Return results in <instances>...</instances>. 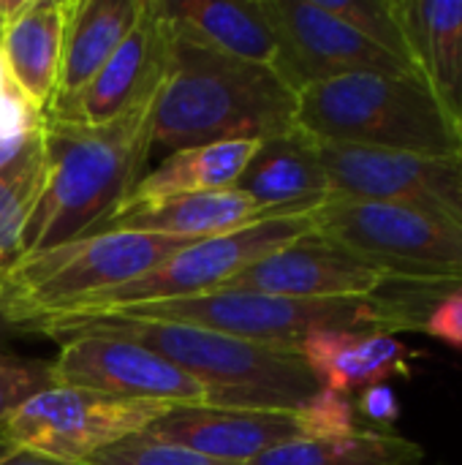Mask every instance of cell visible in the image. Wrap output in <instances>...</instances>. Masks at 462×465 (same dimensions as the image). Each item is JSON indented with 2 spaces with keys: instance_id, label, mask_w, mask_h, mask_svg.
I'll list each match as a JSON object with an SVG mask.
<instances>
[{
  "instance_id": "1",
  "label": "cell",
  "mask_w": 462,
  "mask_h": 465,
  "mask_svg": "<svg viewBox=\"0 0 462 465\" xmlns=\"http://www.w3.org/2000/svg\"><path fill=\"white\" fill-rule=\"evenodd\" d=\"M22 330L38 332L57 346L82 335L139 343L204 384L218 409L294 414L321 390L300 354L256 346L193 324L131 319L120 313H57L30 322Z\"/></svg>"
},
{
  "instance_id": "2",
  "label": "cell",
  "mask_w": 462,
  "mask_h": 465,
  "mask_svg": "<svg viewBox=\"0 0 462 465\" xmlns=\"http://www.w3.org/2000/svg\"><path fill=\"white\" fill-rule=\"evenodd\" d=\"M161 84L106 125L87 128L44 120L49 172L44 196L25 234V256L87 237L131 199L152 150Z\"/></svg>"
},
{
  "instance_id": "3",
  "label": "cell",
  "mask_w": 462,
  "mask_h": 465,
  "mask_svg": "<svg viewBox=\"0 0 462 465\" xmlns=\"http://www.w3.org/2000/svg\"><path fill=\"white\" fill-rule=\"evenodd\" d=\"M291 128H297V90L272 68L207 49L172 30L152 147L174 153L231 139L264 142Z\"/></svg>"
},
{
  "instance_id": "4",
  "label": "cell",
  "mask_w": 462,
  "mask_h": 465,
  "mask_svg": "<svg viewBox=\"0 0 462 465\" xmlns=\"http://www.w3.org/2000/svg\"><path fill=\"white\" fill-rule=\"evenodd\" d=\"M297 128L319 142L462 155V125L414 74H351L297 93Z\"/></svg>"
},
{
  "instance_id": "5",
  "label": "cell",
  "mask_w": 462,
  "mask_h": 465,
  "mask_svg": "<svg viewBox=\"0 0 462 465\" xmlns=\"http://www.w3.org/2000/svg\"><path fill=\"white\" fill-rule=\"evenodd\" d=\"M131 319L180 322L202 330L223 332L256 346L297 354L305 338L321 330H354V332H406L398 302L381 289L370 297L343 300H294L248 289H218L199 297L136 305L112 311Z\"/></svg>"
},
{
  "instance_id": "6",
  "label": "cell",
  "mask_w": 462,
  "mask_h": 465,
  "mask_svg": "<svg viewBox=\"0 0 462 465\" xmlns=\"http://www.w3.org/2000/svg\"><path fill=\"white\" fill-rule=\"evenodd\" d=\"M185 245L188 240L161 234L101 232L25 256L0 278V322L27 327L65 313L98 292L155 270Z\"/></svg>"
},
{
  "instance_id": "7",
  "label": "cell",
  "mask_w": 462,
  "mask_h": 465,
  "mask_svg": "<svg viewBox=\"0 0 462 465\" xmlns=\"http://www.w3.org/2000/svg\"><path fill=\"white\" fill-rule=\"evenodd\" d=\"M316 232L349 248L389 283H462V226L387 202L332 196L313 213Z\"/></svg>"
},
{
  "instance_id": "8",
  "label": "cell",
  "mask_w": 462,
  "mask_h": 465,
  "mask_svg": "<svg viewBox=\"0 0 462 465\" xmlns=\"http://www.w3.org/2000/svg\"><path fill=\"white\" fill-rule=\"evenodd\" d=\"M316 232L313 213L310 215H291V218H270L240 232L196 240L172 253L155 270L117 286L98 292L65 313H112L136 305H155L172 302L185 297L210 294L226 289L229 281L251 267L253 262L270 256L272 251Z\"/></svg>"
},
{
  "instance_id": "9",
  "label": "cell",
  "mask_w": 462,
  "mask_h": 465,
  "mask_svg": "<svg viewBox=\"0 0 462 465\" xmlns=\"http://www.w3.org/2000/svg\"><path fill=\"white\" fill-rule=\"evenodd\" d=\"M174 403L125 401L101 392L52 387L30 398L3 422V441L65 463H87L95 452L144 433Z\"/></svg>"
},
{
  "instance_id": "10",
  "label": "cell",
  "mask_w": 462,
  "mask_h": 465,
  "mask_svg": "<svg viewBox=\"0 0 462 465\" xmlns=\"http://www.w3.org/2000/svg\"><path fill=\"white\" fill-rule=\"evenodd\" d=\"M332 196L387 202L462 226V155H414L319 142Z\"/></svg>"
},
{
  "instance_id": "11",
  "label": "cell",
  "mask_w": 462,
  "mask_h": 465,
  "mask_svg": "<svg viewBox=\"0 0 462 465\" xmlns=\"http://www.w3.org/2000/svg\"><path fill=\"white\" fill-rule=\"evenodd\" d=\"M261 3L280 41L278 76L297 93L351 74H414L406 63L327 14L316 0Z\"/></svg>"
},
{
  "instance_id": "12",
  "label": "cell",
  "mask_w": 462,
  "mask_h": 465,
  "mask_svg": "<svg viewBox=\"0 0 462 465\" xmlns=\"http://www.w3.org/2000/svg\"><path fill=\"white\" fill-rule=\"evenodd\" d=\"M57 387L101 392L125 401L174 406H215L212 392L161 354L120 338L82 335L60 343L52 360Z\"/></svg>"
},
{
  "instance_id": "13",
  "label": "cell",
  "mask_w": 462,
  "mask_h": 465,
  "mask_svg": "<svg viewBox=\"0 0 462 465\" xmlns=\"http://www.w3.org/2000/svg\"><path fill=\"white\" fill-rule=\"evenodd\" d=\"M169 19L161 0H144V8L106 60V65L93 76V82L68 104L57 106L46 120L71 125H106L123 117L133 104H139L150 90H155L166 76L169 60Z\"/></svg>"
},
{
  "instance_id": "14",
  "label": "cell",
  "mask_w": 462,
  "mask_h": 465,
  "mask_svg": "<svg viewBox=\"0 0 462 465\" xmlns=\"http://www.w3.org/2000/svg\"><path fill=\"white\" fill-rule=\"evenodd\" d=\"M389 281L335 240L310 232L237 272L226 289H248L294 300L370 297Z\"/></svg>"
},
{
  "instance_id": "15",
  "label": "cell",
  "mask_w": 462,
  "mask_h": 465,
  "mask_svg": "<svg viewBox=\"0 0 462 465\" xmlns=\"http://www.w3.org/2000/svg\"><path fill=\"white\" fill-rule=\"evenodd\" d=\"M144 433L185 447L191 452L237 465L253 463L259 455L280 444L305 439L297 414L218 406H174Z\"/></svg>"
},
{
  "instance_id": "16",
  "label": "cell",
  "mask_w": 462,
  "mask_h": 465,
  "mask_svg": "<svg viewBox=\"0 0 462 465\" xmlns=\"http://www.w3.org/2000/svg\"><path fill=\"white\" fill-rule=\"evenodd\" d=\"M74 0H22L0 41V65L14 93L46 120L57 101L65 27Z\"/></svg>"
},
{
  "instance_id": "17",
  "label": "cell",
  "mask_w": 462,
  "mask_h": 465,
  "mask_svg": "<svg viewBox=\"0 0 462 465\" xmlns=\"http://www.w3.org/2000/svg\"><path fill=\"white\" fill-rule=\"evenodd\" d=\"M270 218H283V215H275L272 210L261 207L240 188H226V191L174 196L147 204H123L120 210L106 215L90 234L142 232V234H161V237L196 242V240L223 237Z\"/></svg>"
},
{
  "instance_id": "18",
  "label": "cell",
  "mask_w": 462,
  "mask_h": 465,
  "mask_svg": "<svg viewBox=\"0 0 462 465\" xmlns=\"http://www.w3.org/2000/svg\"><path fill=\"white\" fill-rule=\"evenodd\" d=\"M234 188L283 218L310 215L332 199L319 144L302 128L264 139Z\"/></svg>"
},
{
  "instance_id": "19",
  "label": "cell",
  "mask_w": 462,
  "mask_h": 465,
  "mask_svg": "<svg viewBox=\"0 0 462 465\" xmlns=\"http://www.w3.org/2000/svg\"><path fill=\"white\" fill-rule=\"evenodd\" d=\"M321 390L338 395H357L365 387L387 384L395 376L411 373L414 351L395 335L321 330L297 349Z\"/></svg>"
},
{
  "instance_id": "20",
  "label": "cell",
  "mask_w": 462,
  "mask_h": 465,
  "mask_svg": "<svg viewBox=\"0 0 462 465\" xmlns=\"http://www.w3.org/2000/svg\"><path fill=\"white\" fill-rule=\"evenodd\" d=\"M161 8L182 38L280 71V41L261 0H161Z\"/></svg>"
},
{
  "instance_id": "21",
  "label": "cell",
  "mask_w": 462,
  "mask_h": 465,
  "mask_svg": "<svg viewBox=\"0 0 462 465\" xmlns=\"http://www.w3.org/2000/svg\"><path fill=\"white\" fill-rule=\"evenodd\" d=\"M414 74L462 123V0H395Z\"/></svg>"
},
{
  "instance_id": "22",
  "label": "cell",
  "mask_w": 462,
  "mask_h": 465,
  "mask_svg": "<svg viewBox=\"0 0 462 465\" xmlns=\"http://www.w3.org/2000/svg\"><path fill=\"white\" fill-rule=\"evenodd\" d=\"M144 0H74L54 109L76 98L136 25ZM52 109V112H54Z\"/></svg>"
},
{
  "instance_id": "23",
  "label": "cell",
  "mask_w": 462,
  "mask_h": 465,
  "mask_svg": "<svg viewBox=\"0 0 462 465\" xmlns=\"http://www.w3.org/2000/svg\"><path fill=\"white\" fill-rule=\"evenodd\" d=\"M259 144V139H231L174 150L152 172H144L125 204H147L174 196L234 188L251 158L256 155Z\"/></svg>"
},
{
  "instance_id": "24",
  "label": "cell",
  "mask_w": 462,
  "mask_h": 465,
  "mask_svg": "<svg viewBox=\"0 0 462 465\" xmlns=\"http://www.w3.org/2000/svg\"><path fill=\"white\" fill-rule=\"evenodd\" d=\"M248 465H425V450L392 430L359 428L335 439H294Z\"/></svg>"
},
{
  "instance_id": "25",
  "label": "cell",
  "mask_w": 462,
  "mask_h": 465,
  "mask_svg": "<svg viewBox=\"0 0 462 465\" xmlns=\"http://www.w3.org/2000/svg\"><path fill=\"white\" fill-rule=\"evenodd\" d=\"M46 147L44 128L30 153L0 174V278L25 256V234L46 188Z\"/></svg>"
},
{
  "instance_id": "26",
  "label": "cell",
  "mask_w": 462,
  "mask_h": 465,
  "mask_svg": "<svg viewBox=\"0 0 462 465\" xmlns=\"http://www.w3.org/2000/svg\"><path fill=\"white\" fill-rule=\"evenodd\" d=\"M387 292L400 305L408 332H425L436 341L462 349V283H387Z\"/></svg>"
},
{
  "instance_id": "27",
  "label": "cell",
  "mask_w": 462,
  "mask_h": 465,
  "mask_svg": "<svg viewBox=\"0 0 462 465\" xmlns=\"http://www.w3.org/2000/svg\"><path fill=\"white\" fill-rule=\"evenodd\" d=\"M316 3L327 14L338 16L343 25H349L351 30H357L362 38H368L370 44H376L378 49H384L387 54L398 57L411 68L395 0H316Z\"/></svg>"
},
{
  "instance_id": "28",
  "label": "cell",
  "mask_w": 462,
  "mask_h": 465,
  "mask_svg": "<svg viewBox=\"0 0 462 465\" xmlns=\"http://www.w3.org/2000/svg\"><path fill=\"white\" fill-rule=\"evenodd\" d=\"M87 465H237L223 463L199 452H191L185 447L161 441L150 433L128 436L101 452H95Z\"/></svg>"
},
{
  "instance_id": "29",
  "label": "cell",
  "mask_w": 462,
  "mask_h": 465,
  "mask_svg": "<svg viewBox=\"0 0 462 465\" xmlns=\"http://www.w3.org/2000/svg\"><path fill=\"white\" fill-rule=\"evenodd\" d=\"M57 387L52 360L16 357L0 351V425L30 398Z\"/></svg>"
},
{
  "instance_id": "30",
  "label": "cell",
  "mask_w": 462,
  "mask_h": 465,
  "mask_svg": "<svg viewBox=\"0 0 462 465\" xmlns=\"http://www.w3.org/2000/svg\"><path fill=\"white\" fill-rule=\"evenodd\" d=\"M305 439H335L359 430L354 398L319 390L300 411H294Z\"/></svg>"
},
{
  "instance_id": "31",
  "label": "cell",
  "mask_w": 462,
  "mask_h": 465,
  "mask_svg": "<svg viewBox=\"0 0 462 465\" xmlns=\"http://www.w3.org/2000/svg\"><path fill=\"white\" fill-rule=\"evenodd\" d=\"M354 411L370 425L368 430H389L400 417V403L389 384H373L357 392Z\"/></svg>"
},
{
  "instance_id": "32",
  "label": "cell",
  "mask_w": 462,
  "mask_h": 465,
  "mask_svg": "<svg viewBox=\"0 0 462 465\" xmlns=\"http://www.w3.org/2000/svg\"><path fill=\"white\" fill-rule=\"evenodd\" d=\"M44 120L30 112V106L14 93V87L5 79V71L0 65V131H30L41 125Z\"/></svg>"
},
{
  "instance_id": "33",
  "label": "cell",
  "mask_w": 462,
  "mask_h": 465,
  "mask_svg": "<svg viewBox=\"0 0 462 465\" xmlns=\"http://www.w3.org/2000/svg\"><path fill=\"white\" fill-rule=\"evenodd\" d=\"M41 128H44V123L30 131H0V174H5L11 166H16L30 153V147L41 136Z\"/></svg>"
},
{
  "instance_id": "34",
  "label": "cell",
  "mask_w": 462,
  "mask_h": 465,
  "mask_svg": "<svg viewBox=\"0 0 462 465\" xmlns=\"http://www.w3.org/2000/svg\"><path fill=\"white\" fill-rule=\"evenodd\" d=\"M0 465H87V463H65V460H54L49 455L33 452V450H22L14 444H0Z\"/></svg>"
},
{
  "instance_id": "35",
  "label": "cell",
  "mask_w": 462,
  "mask_h": 465,
  "mask_svg": "<svg viewBox=\"0 0 462 465\" xmlns=\"http://www.w3.org/2000/svg\"><path fill=\"white\" fill-rule=\"evenodd\" d=\"M19 5H22V0H0V41H3V33H5L8 19L16 14Z\"/></svg>"
},
{
  "instance_id": "36",
  "label": "cell",
  "mask_w": 462,
  "mask_h": 465,
  "mask_svg": "<svg viewBox=\"0 0 462 465\" xmlns=\"http://www.w3.org/2000/svg\"><path fill=\"white\" fill-rule=\"evenodd\" d=\"M0 444H5V441H3V425H0Z\"/></svg>"
},
{
  "instance_id": "37",
  "label": "cell",
  "mask_w": 462,
  "mask_h": 465,
  "mask_svg": "<svg viewBox=\"0 0 462 465\" xmlns=\"http://www.w3.org/2000/svg\"><path fill=\"white\" fill-rule=\"evenodd\" d=\"M438 465H444V463H438Z\"/></svg>"
},
{
  "instance_id": "38",
  "label": "cell",
  "mask_w": 462,
  "mask_h": 465,
  "mask_svg": "<svg viewBox=\"0 0 462 465\" xmlns=\"http://www.w3.org/2000/svg\"><path fill=\"white\" fill-rule=\"evenodd\" d=\"M460 125H462V123H460Z\"/></svg>"
}]
</instances>
